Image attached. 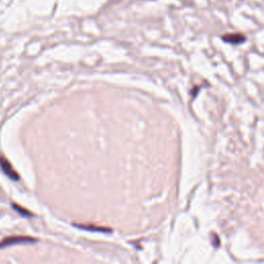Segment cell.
I'll return each instance as SVG.
<instances>
[{
  "mask_svg": "<svg viewBox=\"0 0 264 264\" xmlns=\"http://www.w3.org/2000/svg\"><path fill=\"white\" fill-rule=\"evenodd\" d=\"M222 38L224 41L229 42V44H232V45L242 44V42L246 40V37L243 35V34H238V33L226 34V35H224Z\"/></svg>",
  "mask_w": 264,
  "mask_h": 264,
  "instance_id": "cell-3",
  "label": "cell"
},
{
  "mask_svg": "<svg viewBox=\"0 0 264 264\" xmlns=\"http://www.w3.org/2000/svg\"><path fill=\"white\" fill-rule=\"evenodd\" d=\"M0 167H1L2 172L11 178V180L13 181H19L20 180V176L18 175V173L16 172V170L14 169L13 165L11 164L10 161H8L5 157L3 156H0Z\"/></svg>",
  "mask_w": 264,
  "mask_h": 264,
  "instance_id": "cell-2",
  "label": "cell"
},
{
  "mask_svg": "<svg viewBox=\"0 0 264 264\" xmlns=\"http://www.w3.org/2000/svg\"><path fill=\"white\" fill-rule=\"evenodd\" d=\"M12 207H13L17 211H18L21 216H24V217H32V216H33L29 211H27V210H25V209L21 208L20 206H18V204L12 203Z\"/></svg>",
  "mask_w": 264,
  "mask_h": 264,
  "instance_id": "cell-5",
  "label": "cell"
},
{
  "mask_svg": "<svg viewBox=\"0 0 264 264\" xmlns=\"http://www.w3.org/2000/svg\"><path fill=\"white\" fill-rule=\"evenodd\" d=\"M80 229H84V230H89V231H96V232H112L109 228L105 227H97V226H83V225H74Z\"/></svg>",
  "mask_w": 264,
  "mask_h": 264,
  "instance_id": "cell-4",
  "label": "cell"
},
{
  "mask_svg": "<svg viewBox=\"0 0 264 264\" xmlns=\"http://www.w3.org/2000/svg\"><path fill=\"white\" fill-rule=\"evenodd\" d=\"M35 242H36V238H33L30 236H24V235L10 236L0 242V249H3V248H6V246L18 245V244H30V243H35Z\"/></svg>",
  "mask_w": 264,
  "mask_h": 264,
  "instance_id": "cell-1",
  "label": "cell"
}]
</instances>
